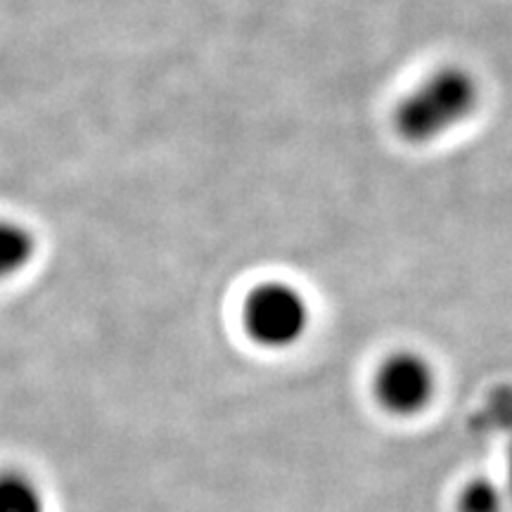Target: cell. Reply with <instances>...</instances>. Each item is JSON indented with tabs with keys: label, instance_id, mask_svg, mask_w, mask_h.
Returning a JSON list of instances; mask_svg holds the SVG:
<instances>
[{
	"label": "cell",
	"instance_id": "cell-2",
	"mask_svg": "<svg viewBox=\"0 0 512 512\" xmlns=\"http://www.w3.org/2000/svg\"><path fill=\"white\" fill-rule=\"evenodd\" d=\"M311 325L309 302L283 280L259 283L242 304V328L264 349H290L306 337Z\"/></svg>",
	"mask_w": 512,
	"mask_h": 512
},
{
	"label": "cell",
	"instance_id": "cell-5",
	"mask_svg": "<svg viewBox=\"0 0 512 512\" xmlns=\"http://www.w3.org/2000/svg\"><path fill=\"white\" fill-rule=\"evenodd\" d=\"M36 252L34 238L15 221H0V278H10L29 264Z\"/></svg>",
	"mask_w": 512,
	"mask_h": 512
},
{
	"label": "cell",
	"instance_id": "cell-6",
	"mask_svg": "<svg viewBox=\"0 0 512 512\" xmlns=\"http://www.w3.org/2000/svg\"><path fill=\"white\" fill-rule=\"evenodd\" d=\"M460 512H505L503 494L486 479L467 484L458 498Z\"/></svg>",
	"mask_w": 512,
	"mask_h": 512
},
{
	"label": "cell",
	"instance_id": "cell-3",
	"mask_svg": "<svg viewBox=\"0 0 512 512\" xmlns=\"http://www.w3.org/2000/svg\"><path fill=\"white\" fill-rule=\"evenodd\" d=\"M437 392V373L418 351H394L384 356L373 375L375 403L396 418H413L425 411Z\"/></svg>",
	"mask_w": 512,
	"mask_h": 512
},
{
	"label": "cell",
	"instance_id": "cell-4",
	"mask_svg": "<svg viewBox=\"0 0 512 512\" xmlns=\"http://www.w3.org/2000/svg\"><path fill=\"white\" fill-rule=\"evenodd\" d=\"M0 512H48L41 484L27 472H0Z\"/></svg>",
	"mask_w": 512,
	"mask_h": 512
},
{
	"label": "cell",
	"instance_id": "cell-1",
	"mask_svg": "<svg viewBox=\"0 0 512 512\" xmlns=\"http://www.w3.org/2000/svg\"><path fill=\"white\" fill-rule=\"evenodd\" d=\"M482 100L477 76L458 64H446L422 79L394 107L396 136L411 145H427L465 124Z\"/></svg>",
	"mask_w": 512,
	"mask_h": 512
}]
</instances>
